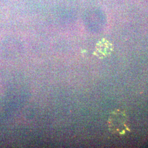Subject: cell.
<instances>
[{
    "mask_svg": "<svg viewBox=\"0 0 148 148\" xmlns=\"http://www.w3.org/2000/svg\"><path fill=\"white\" fill-rule=\"evenodd\" d=\"M112 51V45L108 41L103 39L97 44L95 54L100 58H104L109 56Z\"/></svg>",
    "mask_w": 148,
    "mask_h": 148,
    "instance_id": "obj_2",
    "label": "cell"
},
{
    "mask_svg": "<svg viewBox=\"0 0 148 148\" xmlns=\"http://www.w3.org/2000/svg\"><path fill=\"white\" fill-rule=\"evenodd\" d=\"M110 130L117 135L123 136L130 131L126 115L121 111L113 112L108 121Z\"/></svg>",
    "mask_w": 148,
    "mask_h": 148,
    "instance_id": "obj_1",
    "label": "cell"
}]
</instances>
